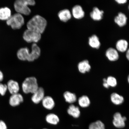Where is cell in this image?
Segmentation results:
<instances>
[{
	"instance_id": "obj_34",
	"label": "cell",
	"mask_w": 129,
	"mask_h": 129,
	"mask_svg": "<svg viewBox=\"0 0 129 129\" xmlns=\"http://www.w3.org/2000/svg\"><path fill=\"white\" fill-rule=\"evenodd\" d=\"M128 81L129 82V77H128Z\"/></svg>"
},
{
	"instance_id": "obj_23",
	"label": "cell",
	"mask_w": 129,
	"mask_h": 129,
	"mask_svg": "<svg viewBox=\"0 0 129 129\" xmlns=\"http://www.w3.org/2000/svg\"><path fill=\"white\" fill-rule=\"evenodd\" d=\"M46 120L48 123L53 125H57L59 121V117L54 113L47 114L46 117Z\"/></svg>"
},
{
	"instance_id": "obj_27",
	"label": "cell",
	"mask_w": 129,
	"mask_h": 129,
	"mask_svg": "<svg viewBox=\"0 0 129 129\" xmlns=\"http://www.w3.org/2000/svg\"><path fill=\"white\" fill-rule=\"evenodd\" d=\"M106 80H107V83L109 87H114L117 85V80L115 77L112 76H109L108 77Z\"/></svg>"
},
{
	"instance_id": "obj_29",
	"label": "cell",
	"mask_w": 129,
	"mask_h": 129,
	"mask_svg": "<svg viewBox=\"0 0 129 129\" xmlns=\"http://www.w3.org/2000/svg\"><path fill=\"white\" fill-rule=\"evenodd\" d=\"M0 129H7V125L3 120H0Z\"/></svg>"
},
{
	"instance_id": "obj_33",
	"label": "cell",
	"mask_w": 129,
	"mask_h": 129,
	"mask_svg": "<svg viewBox=\"0 0 129 129\" xmlns=\"http://www.w3.org/2000/svg\"><path fill=\"white\" fill-rule=\"evenodd\" d=\"M129 49H127L126 51V56L127 59H128V60H129Z\"/></svg>"
},
{
	"instance_id": "obj_22",
	"label": "cell",
	"mask_w": 129,
	"mask_h": 129,
	"mask_svg": "<svg viewBox=\"0 0 129 129\" xmlns=\"http://www.w3.org/2000/svg\"><path fill=\"white\" fill-rule=\"evenodd\" d=\"M111 100L113 104L117 105L121 104L124 101L123 97L116 93H113L111 94Z\"/></svg>"
},
{
	"instance_id": "obj_6",
	"label": "cell",
	"mask_w": 129,
	"mask_h": 129,
	"mask_svg": "<svg viewBox=\"0 0 129 129\" xmlns=\"http://www.w3.org/2000/svg\"><path fill=\"white\" fill-rule=\"evenodd\" d=\"M23 38L27 43H35L41 39V34L38 32L27 29L24 32Z\"/></svg>"
},
{
	"instance_id": "obj_8",
	"label": "cell",
	"mask_w": 129,
	"mask_h": 129,
	"mask_svg": "<svg viewBox=\"0 0 129 129\" xmlns=\"http://www.w3.org/2000/svg\"><path fill=\"white\" fill-rule=\"evenodd\" d=\"M45 96L44 89L41 87H39L37 91L32 94L31 101L34 104H38L41 102Z\"/></svg>"
},
{
	"instance_id": "obj_25",
	"label": "cell",
	"mask_w": 129,
	"mask_h": 129,
	"mask_svg": "<svg viewBox=\"0 0 129 129\" xmlns=\"http://www.w3.org/2000/svg\"><path fill=\"white\" fill-rule=\"evenodd\" d=\"M78 103L80 107L86 108L90 105V101L87 96L83 95L79 98Z\"/></svg>"
},
{
	"instance_id": "obj_10",
	"label": "cell",
	"mask_w": 129,
	"mask_h": 129,
	"mask_svg": "<svg viewBox=\"0 0 129 129\" xmlns=\"http://www.w3.org/2000/svg\"><path fill=\"white\" fill-rule=\"evenodd\" d=\"M7 90L11 94L19 93L20 87L18 82L14 80H11L8 82Z\"/></svg>"
},
{
	"instance_id": "obj_18",
	"label": "cell",
	"mask_w": 129,
	"mask_h": 129,
	"mask_svg": "<svg viewBox=\"0 0 129 129\" xmlns=\"http://www.w3.org/2000/svg\"><path fill=\"white\" fill-rule=\"evenodd\" d=\"M88 44L91 48L99 49L101 43L98 37L95 35H93L88 38Z\"/></svg>"
},
{
	"instance_id": "obj_4",
	"label": "cell",
	"mask_w": 129,
	"mask_h": 129,
	"mask_svg": "<svg viewBox=\"0 0 129 129\" xmlns=\"http://www.w3.org/2000/svg\"><path fill=\"white\" fill-rule=\"evenodd\" d=\"M22 91L25 94L34 93L39 87L36 78L34 77H27L22 82Z\"/></svg>"
},
{
	"instance_id": "obj_21",
	"label": "cell",
	"mask_w": 129,
	"mask_h": 129,
	"mask_svg": "<svg viewBox=\"0 0 129 129\" xmlns=\"http://www.w3.org/2000/svg\"><path fill=\"white\" fill-rule=\"evenodd\" d=\"M67 112L69 115L76 118L79 117L80 114L79 107L72 104L69 106L67 110Z\"/></svg>"
},
{
	"instance_id": "obj_14",
	"label": "cell",
	"mask_w": 129,
	"mask_h": 129,
	"mask_svg": "<svg viewBox=\"0 0 129 129\" xmlns=\"http://www.w3.org/2000/svg\"><path fill=\"white\" fill-rule=\"evenodd\" d=\"M104 12L101 10L96 7L93 8V10L90 13V17L93 20L96 21L101 20L104 17Z\"/></svg>"
},
{
	"instance_id": "obj_31",
	"label": "cell",
	"mask_w": 129,
	"mask_h": 129,
	"mask_svg": "<svg viewBox=\"0 0 129 129\" xmlns=\"http://www.w3.org/2000/svg\"><path fill=\"white\" fill-rule=\"evenodd\" d=\"M115 1L119 4H124L127 2L126 0H115Z\"/></svg>"
},
{
	"instance_id": "obj_16",
	"label": "cell",
	"mask_w": 129,
	"mask_h": 129,
	"mask_svg": "<svg viewBox=\"0 0 129 129\" xmlns=\"http://www.w3.org/2000/svg\"><path fill=\"white\" fill-rule=\"evenodd\" d=\"M78 68L79 71L82 74H85L90 71L91 66L88 60L85 59L80 62L78 64Z\"/></svg>"
},
{
	"instance_id": "obj_20",
	"label": "cell",
	"mask_w": 129,
	"mask_h": 129,
	"mask_svg": "<svg viewBox=\"0 0 129 129\" xmlns=\"http://www.w3.org/2000/svg\"><path fill=\"white\" fill-rule=\"evenodd\" d=\"M12 16L11 9L8 7L0 8V20L7 21Z\"/></svg>"
},
{
	"instance_id": "obj_35",
	"label": "cell",
	"mask_w": 129,
	"mask_h": 129,
	"mask_svg": "<svg viewBox=\"0 0 129 129\" xmlns=\"http://www.w3.org/2000/svg\"><path fill=\"white\" fill-rule=\"evenodd\" d=\"M47 129V128H44V129Z\"/></svg>"
},
{
	"instance_id": "obj_3",
	"label": "cell",
	"mask_w": 129,
	"mask_h": 129,
	"mask_svg": "<svg viewBox=\"0 0 129 129\" xmlns=\"http://www.w3.org/2000/svg\"><path fill=\"white\" fill-rule=\"evenodd\" d=\"M35 4V2L34 0H17L14 3V7L17 13L27 16L31 12L28 6H34Z\"/></svg>"
},
{
	"instance_id": "obj_12",
	"label": "cell",
	"mask_w": 129,
	"mask_h": 129,
	"mask_svg": "<svg viewBox=\"0 0 129 129\" xmlns=\"http://www.w3.org/2000/svg\"><path fill=\"white\" fill-rule=\"evenodd\" d=\"M106 56L109 61L112 62L118 60L119 57L117 51L113 48H108L106 52Z\"/></svg>"
},
{
	"instance_id": "obj_19",
	"label": "cell",
	"mask_w": 129,
	"mask_h": 129,
	"mask_svg": "<svg viewBox=\"0 0 129 129\" xmlns=\"http://www.w3.org/2000/svg\"><path fill=\"white\" fill-rule=\"evenodd\" d=\"M128 43L126 40L121 39L119 40L116 43L117 50L121 52H124L128 49Z\"/></svg>"
},
{
	"instance_id": "obj_13",
	"label": "cell",
	"mask_w": 129,
	"mask_h": 129,
	"mask_svg": "<svg viewBox=\"0 0 129 129\" xmlns=\"http://www.w3.org/2000/svg\"><path fill=\"white\" fill-rule=\"evenodd\" d=\"M41 102L43 107L48 110H52L55 106L54 100L51 96H45Z\"/></svg>"
},
{
	"instance_id": "obj_30",
	"label": "cell",
	"mask_w": 129,
	"mask_h": 129,
	"mask_svg": "<svg viewBox=\"0 0 129 129\" xmlns=\"http://www.w3.org/2000/svg\"><path fill=\"white\" fill-rule=\"evenodd\" d=\"M103 81H104V83L103 84V86H104L105 88H109V86L107 83L106 79L104 78L103 79Z\"/></svg>"
},
{
	"instance_id": "obj_1",
	"label": "cell",
	"mask_w": 129,
	"mask_h": 129,
	"mask_svg": "<svg viewBox=\"0 0 129 129\" xmlns=\"http://www.w3.org/2000/svg\"><path fill=\"white\" fill-rule=\"evenodd\" d=\"M40 54L41 49L35 43L32 45L31 52H30L28 48L26 47L20 48L17 53V57L20 60L29 62H33L39 58Z\"/></svg>"
},
{
	"instance_id": "obj_26",
	"label": "cell",
	"mask_w": 129,
	"mask_h": 129,
	"mask_svg": "<svg viewBox=\"0 0 129 129\" xmlns=\"http://www.w3.org/2000/svg\"><path fill=\"white\" fill-rule=\"evenodd\" d=\"M88 129H105V127L104 124L101 121L97 120L90 124Z\"/></svg>"
},
{
	"instance_id": "obj_7",
	"label": "cell",
	"mask_w": 129,
	"mask_h": 129,
	"mask_svg": "<svg viewBox=\"0 0 129 129\" xmlns=\"http://www.w3.org/2000/svg\"><path fill=\"white\" fill-rule=\"evenodd\" d=\"M113 124L117 128H121L125 127V122L126 118L125 117H122L120 113H116L113 116Z\"/></svg>"
},
{
	"instance_id": "obj_28",
	"label": "cell",
	"mask_w": 129,
	"mask_h": 129,
	"mask_svg": "<svg viewBox=\"0 0 129 129\" xmlns=\"http://www.w3.org/2000/svg\"><path fill=\"white\" fill-rule=\"evenodd\" d=\"M7 85L0 83V94L2 96H4L7 91Z\"/></svg>"
},
{
	"instance_id": "obj_5",
	"label": "cell",
	"mask_w": 129,
	"mask_h": 129,
	"mask_svg": "<svg viewBox=\"0 0 129 129\" xmlns=\"http://www.w3.org/2000/svg\"><path fill=\"white\" fill-rule=\"evenodd\" d=\"M6 24L14 30L19 29L23 26L25 23L24 19L22 14L17 13L12 15L6 21Z\"/></svg>"
},
{
	"instance_id": "obj_2",
	"label": "cell",
	"mask_w": 129,
	"mask_h": 129,
	"mask_svg": "<svg viewBox=\"0 0 129 129\" xmlns=\"http://www.w3.org/2000/svg\"><path fill=\"white\" fill-rule=\"evenodd\" d=\"M47 21L46 19L42 16L35 15L27 22V29L34 30L41 34L43 33L46 29Z\"/></svg>"
},
{
	"instance_id": "obj_17",
	"label": "cell",
	"mask_w": 129,
	"mask_h": 129,
	"mask_svg": "<svg viewBox=\"0 0 129 129\" xmlns=\"http://www.w3.org/2000/svg\"><path fill=\"white\" fill-rule=\"evenodd\" d=\"M58 16L60 20L64 22H67L72 17V14L70 11L68 9H64L59 11Z\"/></svg>"
},
{
	"instance_id": "obj_24",
	"label": "cell",
	"mask_w": 129,
	"mask_h": 129,
	"mask_svg": "<svg viewBox=\"0 0 129 129\" xmlns=\"http://www.w3.org/2000/svg\"><path fill=\"white\" fill-rule=\"evenodd\" d=\"M63 96L66 102L69 104L75 103L77 100V96L75 93L69 91H66L64 93Z\"/></svg>"
},
{
	"instance_id": "obj_11",
	"label": "cell",
	"mask_w": 129,
	"mask_h": 129,
	"mask_svg": "<svg viewBox=\"0 0 129 129\" xmlns=\"http://www.w3.org/2000/svg\"><path fill=\"white\" fill-rule=\"evenodd\" d=\"M72 15L75 18L80 19L84 17L85 13L83 8L80 5H77L74 6L72 9Z\"/></svg>"
},
{
	"instance_id": "obj_9",
	"label": "cell",
	"mask_w": 129,
	"mask_h": 129,
	"mask_svg": "<svg viewBox=\"0 0 129 129\" xmlns=\"http://www.w3.org/2000/svg\"><path fill=\"white\" fill-rule=\"evenodd\" d=\"M23 96L19 93L12 95L9 98V103L12 107H16L23 102Z\"/></svg>"
},
{
	"instance_id": "obj_32",
	"label": "cell",
	"mask_w": 129,
	"mask_h": 129,
	"mask_svg": "<svg viewBox=\"0 0 129 129\" xmlns=\"http://www.w3.org/2000/svg\"><path fill=\"white\" fill-rule=\"evenodd\" d=\"M4 78V74L0 70V83L2 81Z\"/></svg>"
},
{
	"instance_id": "obj_15",
	"label": "cell",
	"mask_w": 129,
	"mask_h": 129,
	"mask_svg": "<svg viewBox=\"0 0 129 129\" xmlns=\"http://www.w3.org/2000/svg\"><path fill=\"white\" fill-rule=\"evenodd\" d=\"M127 18L123 13L120 12L114 18V21L119 27H122L126 25Z\"/></svg>"
}]
</instances>
